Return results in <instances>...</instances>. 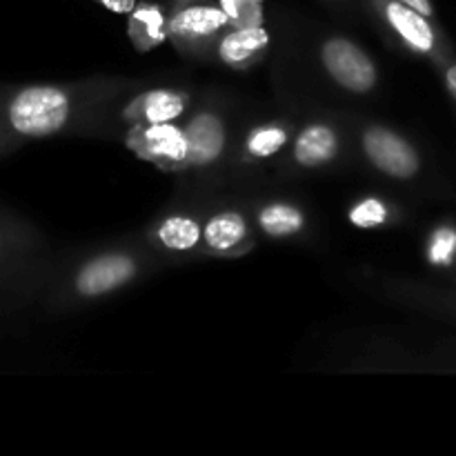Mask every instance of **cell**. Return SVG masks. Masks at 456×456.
<instances>
[{"mask_svg":"<svg viewBox=\"0 0 456 456\" xmlns=\"http://www.w3.org/2000/svg\"><path fill=\"white\" fill-rule=\"evenodd\" d=\"M71 98L56 85L0 87V129L13 138H47L69 123Z\"/></svg>","mask_w":456,"mask_h":456,"instance_id":"1","label":"cell"},{"mask_svg":"<svg viewBox=\"0 0 456 456\" xmlns=\"http://www.w3.org/2000/svg\"><path fill=\"white\" fill-rule=\"evenodd\" d=\"M129 147L163 169H178L190 163L185 129L172 123H136L129 134Z\"/></svg>","mask_w":456,"mask_h":456,"instance_id":"2","label":"cell"},{"mask_svg":"<svg viewBox=\"0 0 456 456\" xmlns=\"http://www.w3.org/2000/svg\"><path fill=\"white\" fill-rule=\"evenodd\" d=\"M323 62L332 78L350 92L363 94L377 83V69L368 53L346 38H334L325 43Z\"/></svg>","mask_w":456,"mask_h":456,"instance_id":"3","label":"cell"},{"mask_svg":"<svg viewBox=\"0 0 456 456\" xmlns=\"http://www.w3.org/2000/svg\"><path fill=\"white\" fill-rule=\"evenodd\" d=\"M365 151L370 160L377 165L381 172L390 174L395 178H410L419 172V156L412 145L396 136L395 132L383 127H374L365 134Z\"/></svg>","mask_w":456,"mask_h":456,"instance_id":"4","label":"cell"},{"mask_svg":"<svg viewBox=\"0 0 456 456\" xmlns=\"http://www.w3.org/2000/svg\"><path fill=\"white\" fill-rule=\"evenodd\" d=\"M136 272L132 258L102 256L87 263L76 276V292L83 297H98L127 283Z\"/></svg>","mask_w":456,"mask_h":456,"instance_id":"5","label":"cell"},{"mask_svg":"<svg viewBox=\"0 0 456 456\" xmlns=\"http://www.w3.org/2000/svg\"><path fill=\"white\" fill-rule=\"evenodd\" d=\"M383 16L412 49L423 53H432L436 49L435 27L421 12L396 0H383Z\"/></svg>","mask_w":456,"mask_h":456,"instance_id":"6","label":"cell"},{"mask_svg":"<svg viewBox=\"0 0 456 456\" xmlns=\"http://www.w3.org/2000/svg\"><path fill=\"white\" fill-rule=\"evenodd\" d=\"M187 145H190V163L209 165L221 156L225 147V129L212 114H200L187 125Z\"/></svg>","mask_w":456,"mask_h":456,"instance_id":"7","label":"cell"},{"mask_svg":"<svg viewBox=\"0 0 456 456\" xmlns=\"http://www.w3.org/2000/svg\"><path fill=\"white\" fill-rule=\"evenodd\" d=\"M230 22L223 7H208V4H191V7L181 9L169 22V31L178 38L196 40L214 36L218 29Z\"/></svg>","mask_w":456,"mask_h":456,"instance_id":"8","label":"cell"},{"mask_svg":"<svg viewBox=\"0 0 456 456\" xmlns=\"http://www.w3.org/2000/svg\"><path fill=\"white\" fill-rule=\"evenodd\" d=\"M205 243L216 252H239L243 249L249 239V230L245 225L243 216L236 212H221L203 230Z\"/></svg>","mask_w":456,"mask_h":456,"instance_id":"9","label":"cell"},{"mask_svg":"<svg viewBox=\"0 0 456 456\" xmlns=\"http://www.w3.org/2000/svg\"><path fill=\"white\" fill-rule=\"evenodd\" d=\"M270 36L261 25L252 27H239L236 31L227 34L221 43V58L227 65H248L252 62L258 53L265 52Z\"/></svg>","mask_w":456,"mask_h":456,"instance_id":"10","label":"cell"},{"mask_svg":"<svg viewBox=\"0 0 456 456\" xmlns=\"http://www.w3.org/2000/svg\"><path fill=\"white\" fill-rule=\"evenodd\" d=\"M183 110H185V98L181 94L156 89L136 98L127 114L134 116L138 123H172L183 114Z\"/></svg>","mask_w":456,"mask_h":456,"instance_id":"11","label":"cell"},{"mask_svg":"<svg viewBox=\"0 0 456 456\" xmlns=\"http://www.w3.org/2000/svg\"><path fill=\"white\" fill-rule=\"evenodd\" d=\"M337 147L338 141L332 129L325 127V125H312L297 138L294 156L305 167H319V165H325L334 159Z\"/></svg>","mask_w":456,"mask_h":456,"instance_id":"12","label":"cell"},{"mask_svg":"<svg viewBox=\"0 0 456 456\" xmlns=\"http://www.w3.org/2000/svg\"><path fill=\"white\" fill-rule=\"evenodd\" d=\"M129 31L132 38L141 49H150L165 38L163 13L154 4H141L132 12L129 18Z\"/></svg>","mask_w":456,"mask_h":456,"instance_id":"13","label":"cell"},{"mask_svg":"<svg viewBox=\"0 0 456 456\" xmlns=\"http://www.w3.org/2000/svg\"><path fill=\"white\" fill-rule=\"evenodd\" d=\"M159 239L169 249H191L200 239L199 223L185 216H174L160 225Z\"/></svg>","mask_w":456,"mask_h":456,"instance_id":"14","label":"cell"},{"mask_svg":"<svg viewBox=\"0 0 456 456\" xmlns=\"http://www.w3.org/2000/svg\"><path fill=\"white\" fill-rule=\"evenodd\" d=\"M263 230L272 236L297 234L303 227V214L292 205H270L258 216Z\"/></svg>","mask_w":456,"mask_h":456,"instance_id":"15","label":"cell"},{"mask_svg":"<svg viewBox=\"0 0 456 456\" xmlns=\"http://www.w3.org/2000/svg\"><path fill=\"white\" fill-rule=\"evenodd\" d=\"M285 141H288V134H285V129L263 127V129H256V132L252 134V138L248 141V150L252 151L254 156H261V159H265V156L276 154V151L285 145Z\"/></svg>","mask_w":456,"mask_h":456,"instance_id":"16","label":"cell"},{"mask_svg":"<svg viewBox=\"0 0 456 456\" xmlns=\"http://www.w3.org/2000/svg\"><path fill=\"white\" fill-rule=\"evenodd\" d=\"M263 0H223V12L239 27L261 25Z\"/></svg>","mask_w":456,"mask_h":456,"instance_id":"17","label":"cell"},{"mask_svg":"<svg viewBox=\"0 0 456 456\" xmlns=\"http://www.w3.org/2000/svg\"><path fill=\"white\" fill-rule=\"evenodd\" d=\"M387 212H386V205L381 203V200L377 199H368L363 200V203L356 205L354 209H352L350 218L354 225L359 227H377L381 225L383 221H386Z\"/></svg>","mask_w":456,"mask_h":456,"instance_id":"18","label":"cell"},{"mask_svg":"<svg viewBox=\"0 0 456 456\" xmlns=\"http://www.w3.org/2000/svg\"><path fill=\"white\" fill-rule=\"evenodd\" d=\"M20 245L22 234L18 225H12L0 216V267H7L9 263H13L12 258L18 254Z\"/></svg>","mask_w":456,"mask_h":456,"instance_id":"19","label":"cell"},{"mask_svg":"<svg viewBox=\"0 0 456 456\" xmlns=\"http://www.w3.org/2000/svg\"><path fill=\"white\" fill-rule=\"evenodd\" d=\"M454 252H456V232L448 230V227L436 232L430 245L432 263H436V265H441V263H450L452 261Z\"/></svg>","mask_w":456,"mask_h":456,"instance_id":"20","label":"cell"},{"mask_svg":"<svg viewBox=\"0 0 456 456\" xmlns=\"http://www.w3.org/2000/svg\"><path fill=\"white\" fill-rule=\"evenodd\" d=\"M114 13H132L136 9V0H101Z\"/></svg>","mask_w":456,"mask_h":456,"instance_id":"21","label":"cell"},{"mask_svg":"<svg viewBox=\"0 0 456 456\" xmlns=\"http://www.w3.org/2000/svg\"><path fill=\"white\" fill-rule=\"evenodd\" d=\"M396 3L408 4V7L417 9V12H421L423 16H428V18L435 16V4H432V0H396Z\"/></svg>","mask_w":456,"mask_h":456,"instance_id":"22","label":"cell"},{"mask_svg":"<svg viewBox=\"0 0 456 456\" xmlns=\"http://www.w3.org/2000/svg\"><path fill=\"white\" fill-rule=\"evenodd\" d=\"M445 85H448V92L452 94V98L456 101V65H450L445 69Z\"/></svg>","mask_w":456,"mask_h":456,"instance_id":"23","label":"cell"},{"mask_svg":"<svg viewBox=\"0 0 456 456\" xmlns=\"http://www.w3.org/2000/svg\"><path fill=\"white\" fill-rule=\"evenodd\" d=\"M12 141H13L12 134H7L4 129H0V154H4V151H7V145Z\"/></svg>","mask_w":456,"mask_h":456,"instance_id":"24","label":"cell"},{"mask_svg":"<svg viewBox=\"0 0 456 456\" xmlns=\"http://www.w3.org/2000/svg\"><path fill=\"white\" fill-rule=\"evenodd\" d=\"M7 267H0V301H3L4 297V285H7Z\"/></svg>","mask_w":456,"mask_h":456,"instance_id":"25","label":"cell"},{"mask_svg":"<svg viewBox=\"0 0 456 456\" xmlns=\"http://www.w3.org/2000/svg\"><path fill=\"white\" fill-rule=\"evenodd\" d=\"M181 3H185V0H181Z\"/></svg>","mask_w":456,"mask_h":456,"instance_id":"26","label":"cell"}]
</instances>
